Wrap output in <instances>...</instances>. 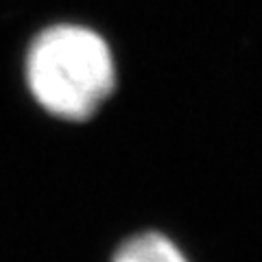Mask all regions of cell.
I'll return each instance as SVG.
<instances>
[{"label": "cell", "mask_w": 262, "mask_h": 262, "mask_svg": "<svg viewBox=\"0 0 262 262\" xmlns=\"http://www.w3.org/2000/svg\"><path fill=\"white\" fill-rule=\"evenodd\" d=\"M24 81L39 107L63 122H85L116 90V59L101 33L51 24L27 48Z\"/></svg>", "instance_id": "obj_1"}, {"label": "cell", "mask_w": 262, "mask_h": 262, "mask_svg": "<svg viewBox=\"0 0 262 262\" xmlns=\"http://www.w3.org/2000/svg\"><path fill=\"white\" fill-rule=\"evenodd\" d=\"M112 262H190L168 236L160 232H142L127 238L114 253Z\"/></svg>", "instance_id": "obj_2"}]
</instances>
